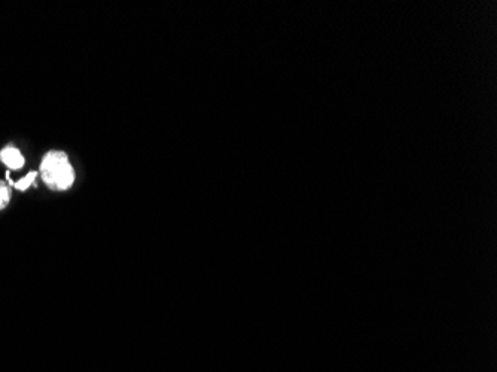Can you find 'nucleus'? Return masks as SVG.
<instances>
[{
  "label": "nucleus",
  "mask_w": 497,
  "mask_h": 372,
  "mask_svg": "<svg viewBox=\"0 0 497 372\" xmlns=\"http://www.w3.org/2000/svg\"><path fill=\"white\" fill-rule=\"evenodd\" d=\"M43 183L53 191H66L75 182V170L68 157L61 150H49L41 162Z\"/></svg>",
  "instance_id": "nucleus-1"
},
{
  "label": "nucleus",
  "mask_w": 497,
  "mask_h": 372,
  "mask_svg": "<svg viewBox=\"0 0 497 372\" xmlns=\"http://www.w3.org/2000/svg\"><path fill=\"white\" fill-rule=\"evenodd\" d=\"M0 161L6 165L9 170H20L26 164V160L20 149H16L15 146H5L0 150Z\"/></svg>",
  "instance_id": "nucleus-2"
},
{
  "label": "nucleus",
  "mask_w": 497,
  "mask_h": 372,
  "mask_svg": "<svg viewBox=\"0 0 497 372\" xmlns=\"http://www.w3.org/2000/svg\"><path fill=\"white\" fill-rule=\"evenodd\" d=\"M36 176H38V172H30L27 176H24V177L20 179L19 182H12V180H9V185L14 186V188H15V190H19V191H26V190H29L30 186L34 183V179H36Z\"/></svg>",
  "instance_id": "nucleus-3"
},
{
  "label": "nucleus",
  "mask_w": 497,
  "mask_h": 372,
  "mask_svg": "<svg viewBox=\"0 0 497 372\" xmlns=\"http://www.w3.org/2000/svg\"><path fill=\"white\" fill-rule=\"evenodd\" d=\"M11 201V190L9 185L4 180H0V210H4Z\"/></svg>",
  "instance_id": "nucleus-4"
}]
</instances>
